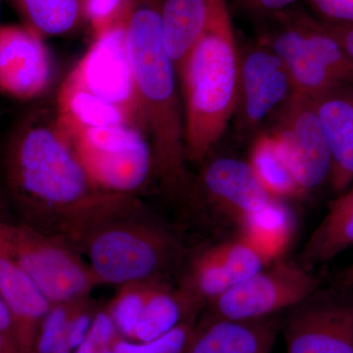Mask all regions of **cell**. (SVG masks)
<instances>
[{
  "mask_svg": "<svg viewBox=\"0 0 353 353\" xmlns=\"http://www.w3.org/2000/svg\"><path fill=\"white\" fill-rule=\"evenodd\" d=\"M126 23L127 18L95 34L92 46L68 76L92 94L126 111L145 129L128 51Z\"/></svg>",
  "mask_w": 353,
  "mask_h": 353,
  "instance_id": "cell-9",
  "label": "cell"
},
{
  "mask_svg": "<svg viewBox=\"0 0 353 353\" xmlns=\"http://www.w3.org/2000/svg\"><path fill=\"white\" fill-rule=\"evenodd\" d=\"M340 194L304 245L305 266L324 263L353 246V183Z\"/></svg>",
  "mask_w": 353,
  "mask_h": 353,
  "instance_id": "cell-20",
  "label": "cell"
},
{
  "mask_svg": "<svg viewBox=\"0 0 353 353\" xmlns=\"http://www.w3.org/2000/svg\"><path fill=\"white\" fill-rule=\"evenodd\" d=\"M213 248L233 285L252 278L268 264L264 257L243 238L213 246Z\"/></svg>",
  "mask_w": 353,
  "mask_h": 353,
  "instance_id": "cell-28",
  "label": "cell"
},
{
  "mask_svg": "<svg viewBox=\"0 0 353 353\" xmlns=\"http://www.w3.org/2000/svg\"><path fill=\"white\" fill-rule=\"evenodd\" d=\"M0 245L51 304L87 299L97 285L87 262L73 245L55 234L0 219Z\"/></svg>",
  "mask_w": 353,
  "mask_h": 353,
  "instance_id": "cell-5",
  "label": "cell"
},
{
  "mask_svg": "<svg viewBox=\"0 0 353 353\" xmlns=\"http://www.w3.org/2000/svg\"><path fill=\"white\" fill-rule=\"evenodd\" d=\"M199 183L206 199L239 224L275 199L250 164L236 158L211 161L202 171Z\"/></svg>",
  "mask_w": 353,
  "mask_h": 353,
  "instance_id": "cell-12",
  "label": "cell"
},
{
  "mask_svg": "<svg viewBox=\"0 0 353 353\" xmlns=\"http://www.w3.org/2000/svg\"><path fill=\"white\" fill-rule=\"evenodd\" d=\"M241 57L226 0H215L205 32L179 74L187 160L208 157L239 108Z\"/></svg>",
  "mask_w": 353,
  "mask_h": 353,
  "instance_id": "cell-3",
  "label": "cell"
},
{
  "mask_svg": "<svg viewBox=\"0 0 353 353\" xmlns=\"http://www.w3.org/2000/svg\"><path fill=\"white\" fill-rule=\"evenodd\" d=\"M52 60L43 38L26 26H0V94L38 101L52 83Z\"/></svg>",
  "mask_w": 353,
  "mask_h": 353,
  "instance_id": "cell-10",
  "label": "cell"
},
{
  "mask_svg": "<svg viewBox=\"0 0 353 353\" xmlns=\"http://www.w3.org/2000/svg\"><path fill=\"white\" fill-rule=\"evenodd\" d=\"M215 0H163L162 30L165 48L176 74L205 32Z\"/></svg>",
  "mask_w": 353,
  "mask_h": 353,
  "instance_id": "cell-19",
  "label": "cell"
},
{
  "mask_svg": "<svg viewBox=\"0 0 353 353\" xmlns=\"http://www.w3.org/2000/svg\"><path fill=\"white\" fill-rule=\"evenodd\" d=\"M54 113L58 124L69 137L115 125L134 124L143 129L126 111L92 94L69 76L58 90Z\"/></svg>",
  "mask_w": 353,
  "mask_h": 353,
  "instance_id": "cell-18",
  "label": "cell"
},
{
  "mask_svg": "<svg viewBox=\"0 0 353 353\" xmlns=\"http://www.w3.org/2000/svg\"><path fill=\"white\" fill-rule=\"evenodd\" d=\"M317 287L318 281L306 267L277 262L230 288L209 303L208 315L236 321L273 317L307 301Z\"/></svg>",
  "mask_w": 353,
  "mask_h": 353,
  "instance_id": "cell-7",
  "label": "cell"
},
{
  "mask_svg": "<svg viewBox=\"0 0 353 353\" xmlns=\"http://www.w3.org/2000/svg\"><path fill=\"white\" fill-rule=\"evenodd\" d=\"M233 287L214 248L204 250L192 260L180 290L194 308L199 310Z\"/></svg>",
  "mask_w": 353,
  "mask_h": 353,
  "instance_id": "cell-25",
  "label": "cell"
},
{
  "mask_svg": "<svg viewBox=\"0 0 353 353\" xmlns=\"http://www.w3.org/2000/svg\"><path fill=\"white\" fill-rule=\"evenodd\" d=\"M157 282L132 283L121 285L106 306L108 314L122 338L130 340L146 299Z\"/></svg>",
  "mask_w": 353,
  "mask_h": 353,
  "instance_id": "cell-27",
  "label": "cell"
},
{
  "mask_svg": "<svg viewBox=\"0 0 353 353\" xmlns=\"http://www.w3.org/2000/svg\"><path fill=\"white\" fill-rule=\"evenodd\" d=\"M0 353H17L10 340L0 332Z\"/></svg>",
  "mask_w": 353,
  "mask_h": 353,
  "instance_id": "cell-37",
  "label": "cell"
},
{
  "mask_svg": "<svg viewBox=\"0 0 353 353\" xmlns=\"http://www.w3.org/2000/svg\"><path fill=\"white\" fill-rule=\"evenodd\" d=\"M314 101L331 150L329 181L341 192L353 183V85H341Z\"/></svg>",
  "mask_w": 353,
  "mask_h": 353,
  "instance_id": "cell-17",
  "label": "cell"
},
{
  "mask_svg": "<svg viewBox=\"0 0 353 353\" xmlns=\"http://www.w3.org/2000/svg\"><path fill=\"white\" fill-rule=\"evenodd\" d=\"M343 283L347 285H353V265L343 275Z\"/></svg>",
  "mask_w": 353,
  "mask_h": 353,
  "instance_id": "cell-38",
  "label": "cell"
},
{
  "mask_svg": "<svg viewBox=\"0 0 353 353\" xmlns=\"http://www.w3.org/2000/svg\"><path fill=\"white\" fill-rule=\"evenodd\" d=\"M248 10L257 14H274L289 9L296 0H240Z\"/></svg>",
  "mask_w": 353,
  "mask_h": 353,
  "instance_id": "cell-35",
  "label": "cell"
},
{
  "mask_svg": "<svg viewBox=\"0 0 353 353\" xmlns=\"http://www.w3.org/2000/svg\"><path fill=\"white\" fill-rule=\"evenodd\" d=\"M280 328L274 317L236 321L206 315L185 353H272Z\"/></svg>",
  "mask_w": 353,
  "mask_h": 353,
  "instance_id": "cell-16",
  "label": "cell"
},
{
  "mask_svg": "<svg viewBox=\"0 0 353 353\" xmlns=\"http://www.w3.org/2000/svg\"><path fill=\"white\" fill-rule=\"evenodd\" d=\"M288 11L301 28L316 57L334 80L341 85H353V63L340 43L323 28L319 20L301 11L290 8Z\"/></svg>",
  "mask_w": 353,
  "mask_h": 353,
  "instance_id": "cell-26",
  "label": "cell"
},
{
  "mask_svg": "<svg viewBox=\"0 0 353 353\" xmlns=\"http://www.w3.org/2000/svg\"><path fill=\"white\" fill-rule=\"evenodd\" d=\"M4 194L22 223L72 243L92 224L122 208L131 194L92 182L54 111L34 104L15 120L0 150Z\"/></svg>",
  "mask_w": 353,
  "mask_h": 353,
  "instance_id": "cell-1",
  "label": "cell"
},
{
  "mask_svg": "<svg viewBox=\"0 0 353 353\" xmlns=\"http://www.w3.org/2000/svg\"><path fill=\"white\" fill-rule=\"evenodd\" d=\"M131 0H83L85 22L92 27L94 36L126 20Z\"/></svg>",
  "mask_w": 353,
  "mask_h": 353,
  "instance_id": "cell-31",
  "label": "cell"
},
{
  "mask_svg": "<svg viewBox=\"0 0 353 353\" xmlns=\"http://www.w3.org/2000/svg\"><path fill=\"white\" fill-rule=\"evenodd\" d=\"M163 0H131L127 46L143 126L153 154V171L172 190L188 182L185 125L178 74L165 48Z\"/></svg>",
  "mask_w": 353,
  "mask_h": 353,
  "instance_id": "cell-2",
  "label": "cell"
},
{
  "mask_svg": "<svg viewBox=\"0 0 353 353\" xmlns=\"http://www.w3.org/2000/svg\"><path fill=\"white\" fill-rule=\"evenodd\" d=\"M287 353H353V303H303L283 323Z\"/></svg>",
  "mask_w": 353,
  "mask_h": 353,
  "instance_id": "cell-11",
  "label": "cell"
},
{
  "mask_svg": "<svg viewBox=\"0 0 353 353\" xmlns=\"http://www.w3.org/2000/svg\"><path fill=\"white\" fill-rule=\"evenodd\" d=\"M97 285L161 282L180 256L173 234L139 216L138 206L109 216L78 241Z\"/></svg>",
  "mask_w": 353,
  "mask_h": 353,
  "instance_id": "cell-4",
  "label": "cell"
},
{
  "mask_svg": "<svg viewBox=\"0 0 353 353\" xmlns=\"http://www.w3.org/2000/svg\"><path fill=\"white\" fill-rule=\"evenodd\" d=\"M248 163L274 199L303 197L273 134H262L257 139Z\"/></svg>",
  "mask_w": 353,
  "mask_h": 353,
  "instance_id": "cell-24",
  "label": "cell"
},
{
  "mask_svg": "<svg viewBox=\"0 0 353 353\" xmlns=\"http://www.w3.org/2000/svg\"><path fill=\"white\" fill-rule=\"evenodd\" d=\"M22 24L41 38L76 31L85 22L83 0H8Z\"/></svg>",
  "mask_w": 353,
  "mask_h": 353,
  "instance_id": "cell-22",
  "label": "cell"
},
{
  "mask_svg": "<svg viewBox=\"0 0 353 353\" xmlns=\"http://www.w3.org/2000/svg\"><path fill=\"white\" fill-rule=\"evenodd\" d=\"M72 306L73 303L51 305L39 327L34 353H73L68 341Z\"/></svg>",
  "mask_w": 353,
  "mask_h": 353,
  "instance_id": "cell-30",
  "label": "cell"
},
{
  "mask_svg": "<svg viewBox=\"0 0 353 353\" xmlns=\"http://www.w3.org/2000/svg\"><path fill=\"white\" fill-rule=\"evenodd\" d=\"M196 318H190L169 333L146 343H137L120 336L114 343L112 353H185L196 329Z\"/></svg>",
  "mask_w": 353,
  "mask_h": 353,
  "instance_id": "cell-29",
  "label": "cell"
},
{
  "mask_svg": "<svg viewBox=\"0 0 353 353\" xmlns=\"http://www.w3.org/2000/svg\"><path fill=\"white\" fill-rule=\"evenodd\" d=\"M272 134L303 196L329 180L331 150L314 99L292 92Z\"/></svg>",
  "mask_w": 353,
  "mask_h": 353,
  "instance_id": "cell-8",
  "label": "cell"
},
{
  "mask_svg": "<svg viewBox=\"0 0 353 353\" xmlns=\"http://www.w3.org/2000/svg\"><path fill=\"white\" fill-rule=\"evenodd\" d=\"M327 32H330L336 41L340 43L341 48L350 57L353 63V24H341V23L329 22L319 20Z\"/></svg>",
  "mask_w": 353,
  "mask_h": 353,
  "instance_id": "cell-34",
  "label": "cell"
},
{
  "mask_svg": "<svg viewBox=\"0 0 353 353\" xmlns=\"http://www.w3.org/2000/svg\"><path fill=\"white\" fill-rule=\"evenodd\" d=\"M0 332H1L8 340H10L11 343L14 345L12 320H11L10 314H9V311L6 307V303H4L1 292H0ZM14 347H15V345H14Z\"/></svg>",
  "mask_w": 353,
  "mask_h": 353,
  "instance_id": "cell-36",
  "label": "cell"
},
{
  "mask_svg": "<svg viewBox=\"0 0 353 353\" xmlns=\"http://www.w3.org/2000/svg\"><path fill=\"white\" fill-rule=\"evenodd\" d=\"M2 1H3V0H0V9H1V3H2ZM1 26V25H0Z\"/></svg>",
  "mask_w": 353,
  "mask_h": 353,
  "instance_id": "cell-39",
  "label": "cell"
},
{
  "mask_svg": "<svg viewBox=\"0 0 353 353\" xmlns=\"http://www.w3.org/2000/svg\"><path fill=\"white\" fill-rule=\"evenodd\" d=\"M197 314L199 310L180 290H171L162 282L154 283L129 341L146 343L157 340Z\"/></svg>",
  "mask_w": 353,
  "mask_h": 353,
  "instance_id": "cell-21",
  "label": "cell"
},
{
  "mask_svg": "<svg viewBox=\"0 0 353 353\" xmlns=\"http://www.w3.org/2000/svg\"><path fill=\"white\" fill-rule=\"evenodd\" d=\"M120 338L105 307L97 311L85 340L74 353H112L114 343Z\"/></svg>",
  "mask_w": 353,
  "mask_h": 353,
  "instance_id": "cell-32",
  "label": "cell"
},
{
  "mask_svg": "<svg viewBox=\"0 0 353 353\" xmlns=\"http://www.w3.org/2000/svg\"><path fill=\"white\" fill-rule=\"evenodd\" d=\"M277 27L264 39L284 62L294 85V92L316 99L340 87L328 70L316 57L301 28L285 9L274 14Z\"/></svg>",
  "mask_w": 353,
  "mask_h": 353,
  "instance_id": "cell-14",
  "label": "cell"
},
{
  "mask_svg": "<svg viewBox=\"0 0 353 353\" xmlns=\"http://www.w3.org/2000/svg\"><path fill=\"white\" fill-rule=\"evenodd\" d=\"M240 102L246 126L252 128L294 92L284 62L263 43L241 58Z\"/></svg>",
  "mask_w": 353,
  "mask_h": 353,
  "instance_id": "cell-13",
  "label": "cell"
},
{
  "mask_svg": "<svg viewBox=\"0 0 353 353\" xmlns=\"http://www.w3.org/2000/svg\"><path fill=\"white\" fill-rule=\"evenodd\" d=\"M0 292L12 320L16 352L34 353L39 327L52 304L1 245Z\"/></svg>",
  "mask_w": 353,
  "mask_h": 353,
  "instance_id": "cell-15",
  "label": "cell"
},
{
  "mask_svg": "<svg viewBox=\"0 0 353 353\" xmlns=\"http://www.w3.org/2000/svg\"><path fill=\"white\" fill-rule=\"evenodd\" d=\"M70 138L88 176L104 192L132 194L153 171L152 145L138 125L97 128Z\"/></svg>",
  "mask_w": 353,
  "mask_h": 353,
  "instance_id": "cell-6",
  "label": "cell"
},
{
  "mask_svg": "<svg viewBox=\"0 0 353 353\" xmlns=\"http://www.w3.org/2000/svg\"><path fill=\"white\" fill-rule=\"evenodd\" d=\"M240 225L243 230L241 238L250 243L267 263L284 253L294 231L292 214L279 199H274Z\"/></svg>",
  "mask_w": 353,
  "mask_h": 353,
  "instance_id": "cell-23",
  "label": "cell"
},
{
  "mask_svg": "<svg viewBox=\"0 0 353 353\" xmlns=\"http://www.w3.org/2000/svg\"><path fill=\"white\" fill-rule=\"evenodd\" d=\"M321 20L353 24V0H307Z\"/></svg>",
  "mask_w": 353,
  "mask_h": 353,
  "instance_id": "cell-33",
  "label": "cell"
}]
</instances>
